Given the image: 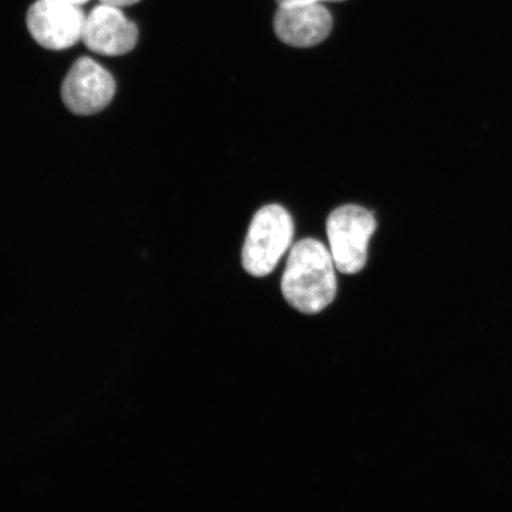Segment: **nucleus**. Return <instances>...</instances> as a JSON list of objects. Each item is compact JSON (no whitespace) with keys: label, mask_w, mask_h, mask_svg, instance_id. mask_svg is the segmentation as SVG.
I'll list each match as a JSON object with an SVG mask.
<instances>
[{"label":"nucleus","mask_w":512,"mask_h":512,"mask_svg":"<svg viewBox=\"0 0 512 512\" xmlns=\"http://www.w3.org/2000/svg\"><path fill=\"white\" fill-rule=\"evenodd\" d=\"M336 265L330 249L315 239L296 243L288 255L281 291L286 302L305 315H317L334 302Z\"/></svg>","instance_id":"obj_1"},{"label":"nucleus","mask_w":512,"mask_h":512,"mask_svg":"<svg viewBox=\"0 0 512 512\" xmlns=\"http://www.w3.org/2000/svg\"><path fill=\"white\" fill-rule=\"evenodd\" d=\"M376 227L375 216L366 208L348 204L332 211L326 221V233L339 272L351 275L363 270Z\"/></svg>","instance_id":"obj_3"},{"label":"nucleus","mask_w":512,"mask_h":512,"mask_svg":"<svg viewBox=\"0 0 512 512\" xmlns=\"http://www.w3.org/2000/svg\"><path fill=\"white\" fill-rule=\"evenodd\" d=\"M115 89L113 75L106 68L89 57H81L64 78L61 95L70 112L92 115L111 104Z\"/></svg>","instance_id":"obj_5"},{"label":"nucleus","mask_w":512,"mask_h":512,"mask_svg":"<svg viewBox=\"0 0 512 512\" xmlns=\"http://www.w3.org/2000/svg\"><path fill=\"white\" fill-rule=\"evenodd\" d=\"M293 235V220L285 208L279 204L261 208L253 217L242 248L245 271L256 278L271 274L291 247Z\"/></svg>","instance_id":"obj_2"},{"label":"nucleus","mask_w":512,"mask_h":512,"mask_svg":"<svg viewBox=\"0 0 512 512\" xmlns=\"http://www.w3.org/2000/svg\"><path fill=\"white\" fill-rule=\"evenodd\" d=\"M332 17L320 3L280 5L274 31L281 42L297 48L315 47L328 38Z\"/></svg>","instance_id":"obj_7"},{"label":"nucleus","mask_w":512,"mask_h":512,"mask_svg":"<svg viewBox=\"0 0 512 512\" xmlns=\"http://www.w3.org/2000/svg\"><path fill=\"white\" fill-rule=\"evenodd\" d=\"M323 2H344V0H277L279 6L288 4H315Z\"/></svg>","instance_id":"obj_8"},{"label":"nucleus","mask_w":512,"mask_h":512,"mask_svg":"<svg viewBox=\"0 0 512 512\" xmlns=\"http://www.w3.org/2000/svg\"><path fill=\"white\" fill-rule=\"evenodd\" d=\"M140 0H100V3L115 6V8H125L137 4Z\"/></svg>","instance_id":"obj_9"},{"label":"nucleus","mask_w":512,"mask_h":512,"mask_svg":"<svg viewBox=\"0 0 512 512\" xmlns=\"http://www.w3.org/2000/svg\"><path fill=\"white\" fill-rule=\"evenodd\" d=\"M85 12L66 0H36L28 10L30 35L41 47L64 50L82 41Z\"/></svg>","instance_id":"obj_4"},{"label":"nucleus","mask_w":512,"mask_h":512,"mask_svg":"<svg viewBox=\"0 0 512 512\" xmlns=\"http://www.w3.org/2000/svg\"><path fill=\"white\" fill-rule=\"evenodd\" d=\"M138 37L137 25L123 11L101 3L86 17L82 42L95 54L123 56L137 46Z\"/></svg>","instance_id":"obj_6"},{"label":"nucleus","mask_w":512,"mask_h":512,"mask_svg":"<svg viewBox=\"0 0 512 512\" xmlns=\"http://www.w3.org/2000/svg\"><path fill=\"white\" fill-rule=\"evenodd\" d=\"M66 2L75 4V5H82L88 2V0H66Z\"/></svg>","instance_id":"obj_10"}]
</instances>
